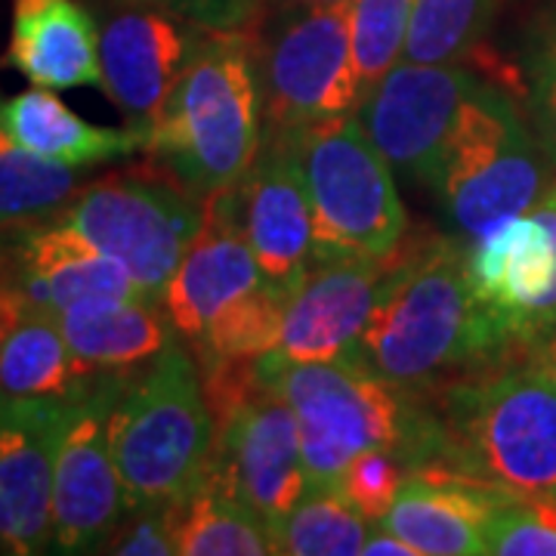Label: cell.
<instances>
[{
    "mask_svg": "<svg viewBox=\"0 0 556 556\" xmlns=\"http://www.w3.org/2000/svg\"><path fill=\"white\" fill-rule=\"evenodd\" d=\"M350 362L412 393L504 362L467 278V241L408 229Z\"/></svg>",
    "mask_w": 556,
    "mask_h": 556,
    "instance_id": "obj_1",
    "label": "cell"
},
{
    "mask_svg": "<svg viewBox=\"0 0 556 556\" xmlns=\"http://www.w3.org/2000/svg\"><path fill=\"white\" fill-rule=\"evenodd\" d=\"M291 402L309 482H338L365 448H387L412 473L445 457L442 420L427 393L402 390L350 358L288 365L263 380Z\"/></svg>",
    "mask_w": 556,
    "mask_h": 556,
    "instance_id": "obj_2",
    "label": "cell"
},
{
    "mask_svg": "<svg viewBox=\"0 0 556 556\" xmlns=\"http://www.w3.org/2000/svg\"><path fill=\"white\" fill-rule=\"evenodd\" d=\"M260 146L263 97L254 35L251 28H207L142 149L204 199L239 182Z\"/></svg>",
    "mask_w": 556,
    "mask_h": 556,
    "instance_id": "obj_3",
    "label": "cell"
},
{
    "mask_svg": "<svg viewBox=\"0 0 556 556\" xmlns=\"http://www.w3.org/2000/svg\"><path fill=\"white\" fill-rule=\"evenodd\" d=\"M445 433L433 470L556 497V387L519 358L448 380L427 393Z\"/></svg>",
    "mask_w": 556,
    "mask_h": 556,
    "instance_id": "obj_4",
    "label": "cell"
},
{
    "mask_svg": "<svg viewBox=\"0 0 556 556\" xmlns=\"http://www.w3.org/2000/svg\"><path fill=\"white\" fill-rule=\"evenodd\" d=\"M217 433L199 362L177 340L127 378L112 408L109 439L127 507L186 501L211 470Z\"/></svg>",
    "mask_w": 556,
    "mask_h": 556,
    "instance_id": "obj_5",
    "label": "cell"
},
{
    "mask_svg": "<svg viewBox=\"0 0 556 556\" xmlns=\"http://www.w3.org/2000/svg\"><path fill=\"white\" fill-rule=\"evenodd\" d=\"M313 204L316 263L387 260L412 223L393 167L356 112L288 130Z\"/></svg>",
    "mask_w": 556,
    "mask_h": 556,
    "instance_id": "obj_6",
    "label": "cell"
},
{
    "mask_svg": "<svg viewBox=\"0 0 556 556\" xmlns=\"http://www.w3.org/2000/svg\"><path fill=\"white\" fill-rule=\"evenodd\" d=\"M547 189V161L517 102L495 84L479 80L430 189L452 236L479 239L497 223L532 211Z\"/></svg>",
    "mask_w": 556,
    "mask_h": 556,
    "instance_id": "obj_7",
    "label": "cell"
},
{
    "mask_svg": "<svg viewBox=\"0 0 556 556\" xmlns=\"http://www.w3.org/2000/svg\"><path fill=\"white\" fill-rule=\"evenodd\" d=\"M263 134L356 112L365 84L353 56V0L266 7L251 25Z\"/></svg>",
    "mask_w": 556,
    "mask_h": 556,
    "instance_id": "obj_8",
    "label": "cell"
},
{
    "mask_svg": "<svg viewBox=\"0 0 556 556\" xmlns=\"http://www.w3.org/2000/svg\"><path fill=\"white\" fill-rule=\"evenodd\" d=\"M60 223L118 260L139 294L164 303V291L204 219V199L182 182L105 177L80 186Z\"/></svg>",
    "mask_w": 556,
    "mask_h": 556,
    "instance_id": "obj_9",
    "label": "cell"
},
{
    "mask_svg": "<svg viewBox=\"0 0 556 556\" xmlns=\"http://www.w3.org/2000/svg\"><path fill=\"white\" fill-rule=\"evenodd\" d=\"M467 278L504 358H517L556 318V186L532 211L467 241Z\"/></svg>",
    "mask_w": 556,
    "mask_h": 556,
    "instance_id": "obj_10",
    "label": "cell"
},
{
    "mask_svg": "<svg viewBox=\"0 0 556 556\" xmlns=\"http://www.w3.org/2000/svg\"><path fill=\"white\" fill-rule=\"evenodd\" d=\"M130 375H100L68 405L53 479V554H102L127 514L109 420Z\"/></svg>",
    "mask_w": 556,
    "mask_h": 556,
    "instance_id": "obj_11",
    "label": "cell"
},
{
    "mask_svg": "<svg viewBox=\"0 0 556 556\" xmlns=\"http://www.w3.org/2000/svg\"><path fill=\"white\" fill-rule=\"evenodd\" d=\"M479 80L460 62L399 60L365 93L356 115L393 174L433 189L448 137Z\"/></svg>",
    "mask_w": 556,
    "mask_h": 556,
    "instance_id": "obj_12",
    "label": "cell"
},
{
    "mask_svg": "<svg viewBox=\"0 0 556 556\" xmlns=\"http://www.w3.org/2000/svg\"><path fill=\"white\" fill-rule=\"evenodd\" d=\"M204 31V25L174 10L137 0H118L105 13L100 25L102 90L142 134V146Z\"/></svg>",
    "mask_w": 556,
    "mask_h": 556,
    "instance_id": "obj_13",
    "label": "cell"
},
{
    "mask_svg": "<svg viewBox=\"0 0 556 556\" xmlns=\"http://www.w3.org/2000/svg\"><path fill=\"white\" fill-rule=\"evenodd\" d=\"M390 257L316 263L300 278L281 318L276 346L257 358L260 383L288 365L353 356L390 273Z\"/></svg>",
    "mask_w": 556,
    "mask_h": 556,
    "instance_id": "obj_14",
    "label": "cell"
},
{
    "mask_svg": "<svg viewBox=\"0 0 556 556\" xmlns=\"http://www.w3.org/2000/svg\"><path fill=\"white\" fill-rule=\"evenodd\" d=\"M68 402L0 396V554L53 551V479Z\"/></svg>",
    "mask_w": 556,
    "mask_h": 556,
    "instance_id": "obj_15",
    "label": "cell"
},
{
    "mask_svg": "<svg viewBox=\"0 0 556 556\" xmlns=\"http://www.w3.org/2000/svg\"><path fill=\"white\" fill-rule=\"evenodd\" d=\"M241 232L263 276L285 288L316 266L313 204L294 146L285 134H263L251 170L229 186Z\"/></svg>",
    "mask_w": 556,
    "mask_h": 556,
    "instance_id": "obj_16",
    "label": "cell"
},
{
    "mask_svg": "<svg viewBox=\"0 0 556 556\" xmlns=\"http://www.w3.org/2000/svg\"><path fill=\"white\" fill-rule=\"evenodd\" d=\"M211 467L226 485L276 529L309 489L298 415L276 390H263L229 417L217 433Z\"/></svg>",
    "mask_w": 556,
    "mask_h": 556,
    "instance_id": "obj_17",
    "label": "cell"
},
{
    "mask_svg": "<svg viewBox=\"0 0 556 556\" xmlns=\"http://www.w3.org/2000/svg\"><path fill=\"white\" fill-rule=\"evenodd\" d=\"M266 281L241 232L229 186L204 195V219L164 291V309L182 343L195 340L236 300Z\"/></svg>",
    "mask_w": 556,
    "mask_h": 556,
    "instance_id": "obj_18",
    "label": "cell"
},
{
    "mask_svg": "<svg viewBox=\"0 0 556 556\" xmlns=\"http://www.w3.org/2000/svg\"><path fill=\"white\" fill-rule=\"evenodd\" d=\"M10 278L38 309L60 316L80 300L142 298L118 260L60 219L10 236Z\"/></svg>",
    "mask_w": 556,
    "mask_h": 556,
    "instance_id": "obj_19",
    "label": "cell"
},
{
    "mask_svg": "<svg viewBox=\"0 0 556 556\" xmlns=\"http://www.w3.org/2000/svg\"><path fill=\"white\" fill-rule=\"evenodd\" d=\"M510 492L452 470H420L405 479L383 529L408 541L417 556L485 554V529Z\"/></svg>",
    "mask_w": 556,
    "mask_h": 556,
    "instance_id": "obj_20",
    "label": "cell"
},
{
    "mask_svg": "<svg viewBox=\"0 0 556 556\" xmlns=\"http://www.w3.org/2000/svg\"><path fill=\"white\" fill-rule=\"evenodd\" d=\"M3 65L47 90L102 87L97 22L78 0H13Z\"/></svg>",
    "mask_w": 556,
    "mask_h": 556,
    "instance_id": "obj_21",
    "label": "cell"
},
{
    "mask_svg": "<svg viewBox=\"0 0 556 556\" xmlns=\"http://www.w3.org/2000/svg\"><path fill=\"white\" fill-rule=\"evenodd\" d=\"M56 318L90 375H134L179 340L164 303L149 298L80 300Z\"/></svg>",
    "mask_w": 556,
    "mask_h": 556,
    "instance_id": "obj_22",
    "label": "cell"
},
{
    "mask_svg": "<svg viewBox=\"0 0 556 556\" xmlns=\"http://www.w3.org/2000/svg\"><path fill=\"white\" fill-rule=\"evenodd\" d=\"M0 115L20 146L40 159L56 161L65 167H93L105 161L127 159L142 149V134L130 130H109L93 127L75 115L56 90L35 87L16 93L13 100L0 102Z\"/></svg>",
    "mask_w": 556,
    "mask_h": 556,
    "instance_id": "obj_23",
    "label": "cell"
},
{
    "mask_svg": "<svg viewBox=\"0 0 556 556\" xmlns=\"http://www.w3.org/2000/svg\"><path fill=\"white\" fill-rule=\"evenodd\" d=\"M100 375L72 356L60 318L31 306L0 340V396L78 402Z\"/></svg>",
    "mask_w": 556,
    "mask_h": 556,
    "instance_id": "obj_24",
    "label": "cell"
},
{
    "mask_svg": "<svg viewBox=\"0 0 556 556\" xmlns=\"http://www.w3.org/2000/svg\"><path fill=\"white\" fill-rule=\"evenodd\" d=\"M177 554L182 556H269L273 529L241 501L211 467L201 485L177 504Z\"/></svg>",
    "mask_w": 556,
    "mask_h": 556,
    "instance_id": "obj_25",
    "label": "cell"
},
{
    "mask_svg": "<svg viewBox=\"0 0 556 556\" xmlns=\"http://www.w3.org/2000/svg\"><path fill=\"white\" fill-rule=\"evenodd\" d=\"M80 186V167H65L28 152L0 115V236H16L56 219Z\"/></svg>",
    "mask_w": 556,
    "mask_h": 556,
    "instance_id": "obj_26",
    "label": "cell"
},
{
    "mask_svg": "<svg viewBox=\"0 0 556 556\" xmlns=\"http://www.w3.org/2000/svg\"><path fill=\"white\" fill-rule=\"evenodd\" d=\"M371 519L343 497L338 482H309L306 495L273 529L276 554L356 556L371 535Z\"/></svg>",
    "mask_w": 556,
    "mask_h": 556,
    "instance_id": "obj_27",
    "label": "cell"
},
{
    "mask_svg": "<svg viewBox=\"0 0 556 556\" xmlns=\"http://www.w3.org/2000/svg\"><path fill=\"white\" fill-rule=\"evenodd\" d=\"M497 0H412L402 60L442 65L477 53L495 20Z\"/></svg>",
    "mask_w": 556,
    "mask_h": 556,
    "instance_id": "obj_28",
    "label": "cell"
},
{
    "mask_svg": "<svg viewBox=\"0 0 556 556\" xmlns=\"http://www.w3.org/2000/svg\"><path fill=\"white\" fill-rule=\"evenodd\" d=\"M294 288H285L276 281H263L251 294L226 306L214 325L195 343H186L192 356L214 358H260L276 346L281 318L288 309Z\"/></svg>",
    "mask_w": 556,
    "mask_h": 556,
    "instance_id": "obj_29",
    "label": "cell"
},
{
    "mask_svg": "<svg viewBox=\"0 0 556 556\" xmlns=\"http://www.w3.org/2000/svg\"><path fill=\"white\" fill-rule=\"evenodd\" d=\"M412 0H353V56L365 90H371L405 50Z\"/></svg>",
    "mask_w": 556,
    "mask_h": 556,
    "instance_id": "obj_30",
    "label": "cell"
},
{
    "mask_svg": "<svg viewBox=\"0 0 556 556\" xmlns=\"http://www.w3.org/2000/svg\"><path fill=\"white\" fill-rule=\"evenodd\" d=\"M485 554L556 556V497H507L489 519Z\"/></svg>",
    "mask_w": 556,
    "mask_h": 556,
    "instance_id": "obj_31",
    "label": "cell"
},
{
    "mask_svg": "<svg viewBox=\"0 0 556 556\" xmlns=\"http://www.w3.org/2000/svg\"><path fill=\"white\" fill-rule=\"evenodd\" d=\"M408 477L412 470L399 455L387 448H365L346 464V470L338 479V489L362 517L380 522Z\"/></svg>",
    "mask_w": 556,
    "mask_h": 556,
    "instance_id": "obj_32",
    "label": "cell"
},
{
    "mask_svg": "<svg viewBox=\"0 0 556 556\" xmlns=\"http://www.w3.org/2000/svg\"><path fill=\"white\" fill-rule=\"evenodd\" d=\"M115 556H174L177 554V504H137L102 547Z\"/></svg>",
    "mask_w": 556,
    "mask_h": 556,
    "instance_id": "obj_33",
    "label": "cell"
},
{
    "mask_svg": "<svg viewBox=\"0 0 556 556\" xmlns=\"http://www.w3.org/2000/svg\"><path fill=\"white\" fill-rule=\"evenodd\" d=\"M174 10L204 28H251L266 10V0H137Z\"/></svg>",
    "mask_w": 556,
    "mask_h": 556,
    "instance_id": "obj_34",
    "label": "cell"
},
{
    "mask_svg": "<svg viewBox=\"0 0 556 556\" xmlns=\"http://www.w3.org/2000/svg\"><path fill=\"white\" fill-rule=\"evenodd\" d=\"M522 60L532 75L556 72V3L538 13L522 43Z\"/></svg>",
    "mask_w": 556,
    "mask_h": 556,
    "instance_id": "obj_35",
    "label": "cell"
},
{
    "mask_svg": "<svg viewBox=\"0 0 556 556\" xmlns=\"http://www.w3.org/2000/svg\"><path fill=\"white\" fill-rule=\"evenodd\" d=\"M532 115L544 139V152L556 159V72L532 75Z\"/></svg>",
    "mask_w": 556,
    "mask_h": 556,
    "instance_id": "obj_36",
    "label": "cell"
},
{
    "mask_svg": "<svg viewBox=\"0 0 556 556\" xmlns=\"http://www.w3.org/2000/svg\"><path fill=\"white\" fill-rule=\"evenodd\" d=\"M519 362H526L541 378H547L556 387V318L519 350Z\"/></svg>",
    "mask_w": 556,
    "mask_h": 556,
    "instance_id": "obj_37",
    "label": "cell"
},
{
    "mask_svg": "<svg viewBox=\"0 0 556 556\" xmlns=\"http://www.w3.org/2000/svg\"><path fill=\"white\" fill-rule=\"evenodd\" d=\"M362 554L365 556H417V551L408 544V541H402V538L393 535L390 529H383L380 522H375V529H371V535H368V541H365Z\"/></svg>",
    "mask_w": 556,
    "mask_h": 556,
    "instance_id": "obj_38",
    "label": "cell"
},
{
    "mask_svg": "<svg viewBox=\"0 0 556 556\" xmlns=\"http://www.w3.org/2000/svg\"><path fill=\"white\" fill-rule=\"evenodd\" d=\"M306 3H343V0H266V7H306Z\"/></svg>",
    "mask_w": 556,
    "mask_h": 556,
    "instance_id": "obj_39",
    "label": "cell"
}]
</instances>
